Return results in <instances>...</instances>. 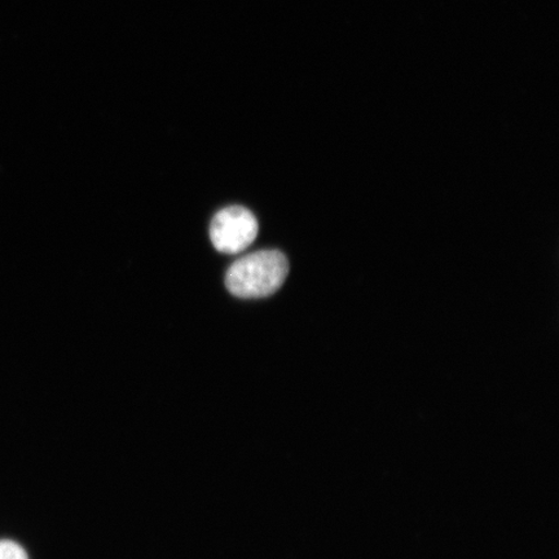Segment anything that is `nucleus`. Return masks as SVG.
<instances>
[{
	"label": "nucleus",
	"mask_w": 559,
	"mask_h": 559,
	"mask_svg": "<svg viewBox=\"0 0 559 559\" xmlns=\"http://www.w3.org/2000/svg\"><path fill=\"white\" fill-rule=\"evenodd\" d=\"M258 230L260 226L250 210L230 206L214 216L210 225V239L221 253L237 254L254 242Z\"/></svg>",
	"instance_id": "f03ea898"
},
{
	"label": "nucleus",
	"mask_w": 559,
	"mask_h": 559,
	"mask_svg": "<svg viewBox=\"0 0 559 559\" xmlns=\"http://www.w3.org/2000/svg\"><path fill=\"white\" fill-rule=\"evenodd\" d=\"M0 559H29L26 551L17 543L0 542Z\"/></svg>",
	"instance_id": "7ed1b4c3"
},
{
	"label": "nucleus",
	"mask_w": 559,
	"mask_h": 559,
	"mask_svg": "<svg viewBox=\"0 0 559 559\" xmlns=\"http://www.w3.org/2000/svg\"><path fill=\"white\" fill-rule=\"evenodd\" d=\"M289 274V262L282 251L262 250L236 261L227 271L230 295L253 299L274 295Z\"/></svg>",
	"instance_id": "f257e3e1"
}]
</instances>
